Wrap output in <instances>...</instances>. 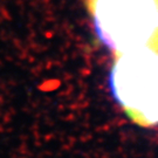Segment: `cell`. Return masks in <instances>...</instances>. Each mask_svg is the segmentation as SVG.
<instances>
[{"label": "cell", "instance_id": "6da1fadb", "mask_svg": "<svg viewBox=\"0 0 158 158\" xmlns=\"http://www.w3.org/2000/svg\"><path fill=\"white\" fill-rule=\"evenodd\" d=\"M96 34L115 55L158 48V0H87Z\"/></svg>", "mask_w": 158, "mask_h": 158}, {"label": "cell", "instance_id": "7a4b0ae2", "mask_svg": "<svg viewBox=\"0 0 158 158\" xmlns=\"http://www.w3.org/2000/svg\"><path fill=\"white\" fill-rule=\"evenodd\" d=\"M109 85L115 100L134 123L158 124V48L115 55Z\"/></svg>", "mask_w": 158, "mask_h": 158}]
</instances>
